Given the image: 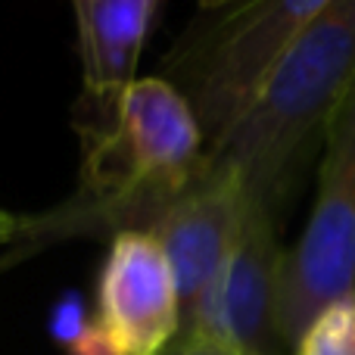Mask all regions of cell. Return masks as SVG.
I'll return each mask as SVG.
<instances>
[{"label":"cell","mask_w":355,"mask_h":355,"mask_svg":"<svg viewBox=\"0 0 355 355\" xmlns=\"http://www.w3.org/2000/svg\"><path fill=\"white\" fill-rule=\"evenodd\" d=\"M206 135L193 106L166 78H137L125 91L116 125L91 135L72 200L41 218H19L16 256L69 234L144 231L162 202L193 181Z\"/></svg>","instance_id":"obj_1"},{"label":"cell","mask_w":355,"mask_h":355,"mask_svg":"<svg viewBox=\"0 0 355 355\" xmlns=\"http://www.w3.org/2000/svg\"><path fill=\"white\" fill-rule=\"evenodd\" d=\"M293 355H355V290L312 321Z\"/></svg>","instance_id":"obj_9"},{"label":"cell","mask_w":355,"mask_h":355,"mask_svg":"<svg viewBox=\"0 0 355 355\" xmlns=\"http://www.w3.org/2000/svg\"><path fill=\"white\" fill-rule=\"evenodd\" d=\"M162 355H243V352L215 337H206V334H178L175 343Z\"/></svg>","instance_id":"obj_10"},{"label":"cell","mask_w":355,"mask_h":355,"mask_svg":"<svg viewBox=\"0 0 355 355\" xmlns=\"http://www.w3.org/2000/svg\"><path fill=\"white\" fill-rule=\"evenodd\" d=\"M200 3H202V0H200Z\"/></svg>","instance_id":"obj_12"},{"label":"cell","mask_w":355,"mask_h":355,"mask_svg":"<svg viewBox=\"0 0 355 355\" xmlns=\"http://www.w3.org/2000/svg\"><path fill=\"white\" fill-rule=\"evenodd\" d=\"M331 0H202L162 60L212 144L259 91L268 69Z\"/></svg>","instance_id":"obj_3"},{"label":"cell","mask_w":355,"mask_h":355,"mask_svg":"<svg viewBox=\"0 0 355 355\" xmlns=\"http://www.w3.org/2000/svg\"><path fill=\"white\" fill-rule=\"evenodd\" d=\"M246 193L231 175L200 166L193 181L184 184L144 227L162 246L181 296V324L200 309L215 287L234 250Z\"/></svg>","instance_id":"obj_7"},{"label":"cell","mask_w":355,"mask_h":355,"mask_svg":"<svg viewBox=\"0 0 355 355\" xmlns=\"http://www.w3.org/2000/svg\"><path fill=\"white\" fill-rule=\"evenodd\" d=\"M355 75V0H331L268 69L237 119L206 144L202 166L231 175L275 212L306 147Z\"/></svg>","instance_id":"obj_2"},{"label":"cell","mask_w":355,"mask_h":355,"mask_svg":"<svg viewBox=\"0 0 355 355\" xmlns=\"http://www.w3.org/2000/svg\"><path fill=\"white\" fill-rule=\"evenodd\" d=\"M181 334V296L162 246L147 231L112 237L97 284V321L75 355H162Z\"/></svg>","instance_id":"obj_5"},{"label":"cell","mask_w":355,"mask_h":355,"mask_svg":"<svg viewBox=\"0 0 355 355\" xmlns=\"http://www.w3.org/2000/svg\"><path fill=\"white\" fill-rule=\"evenodd\" d=\"M19 231V215H10L6 209H0V243H10Z\"/></svg>","instance_id":"obj_11"},{"label":"cell","mask_w":355,"mask_h":355,"mask_svg":"<svg viewBox=\"0 0 355 355\" xmlns=\"http://www.w3.org/2000/svg\"><path fill=\"white\" fill-rule=\"evenodd\" d=\"M284 259L287 250L277 243L275 212L259 200H246L231 256L181 334H206L243 355H281L287 349L277 331Z\"/></svg>","instance_id":"obj_6"},{"label":"cell","mask_w":355,"mask_h":355,"mask_svg":"<svg viewBox=\"0 0 355 355\" xmlns=\"http://www.w3.org/2000/svg\"><path fill=\"white\" fill-rule=\"evenodd\" d=\"M159 0H72L87 103L94 106L91 135L116 125Z\"/></svg>","instance_id":"obj_8"},{"label":"cell","mask_w":355,"mask_h":355,"mask_svg":"<svg viewBox=\"0 0 355 355\" xmlns=\"http://www.w3.org/2000/svg\"><path fill=\"white\" fill-rule=\"evenodd\" d=\"M355 290V75L324 125V159L309 221L287 250L277 331L290 352L327 306Z\"/></svg>","instance_id":"obj_4"}]
</instances>
